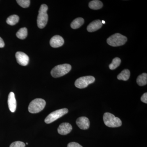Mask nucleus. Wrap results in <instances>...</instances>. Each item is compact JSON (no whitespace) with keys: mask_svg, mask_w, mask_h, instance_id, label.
Listing matches in <instances>:
<instances>
[{"mask_svg":"<svg viewBox=\"0 0 147 147\" xmlns=\"http://www.w3.org/2000/svg\"><path fill=\"white\" fill-rule=\"evenodd\" d=\"M46 105V102L42 98H36L32 100L29 104V112L32 114L39 113L42 111Z\"/></svg>","mask_w":147,"mask_h":147,"instance_id":"nucleus-5","label":"nucleus"},{"mask_svg":"<svg viewBox=\"0 0 147 147\" xmlns=\"http://www.w3.org/2000/svg\"><path fill=\"white\" fill-rule=\"evenodd\" d=\"M5 46V43L2 38L0 37V47L2 48Z\"/></svg>","mask_w":147,"mask_h":147,"instance_id":"nucleus-25","label":"nucleus"},{"mask_svg":"<svg viewBox=\"0 0 147 147\" xmlns=\"http://www.w3.org/2000/svg\"><path fill=\"white\" fill-rule=\"evenodd\" d=\"M16 35L19 39H25L28 36V30L26 28H21L16 33Z\"/></svg>","mask_w":147,"mask_h":147,"instance_id":"nucleus-18","label":"nucleus"},{"mask_svg":"<svg viewBox=\"0 0 147 147\" xmlns=\"http://www.w3.org/2000/svg\"><path fill=\"white\" fill-rule=\"evenodd\" d=\"M8 105L9 108L11 113H14L16 108V101L15 94L13 92H10L8 95Z\"/></svg>","mask_w":147,"mask_h":147,"instance_id":"nucleus-12","label":"nucleus"},{"mask_svg":"<svg viewBox=\"0 0 147 147\" xmlns=\"http://www.w3.org/2000/svg\"><path fill=\"white\" fill-rule=\"evenodd\" d=\"M84 23V18L79 17L74 19L71 24V27L73 29L79 28L82 26Z\"/></svg>","mask_w":147,"mask_h":147,"instance_id":"nucleus-15","label":"nucleus"},{"mask_svg":"<svg viewBox=\"0 0 147 147\" xmlns=\"http://www.w3.org/2000/svg\"><path fill=\"white\" fill-rule=\"evenodd\" d=\"M103 120L105 125L108 127H119L122 125V121L120 119L116 117L111 113H104L103 116Z\"/></svg>","mask_w":147,"mask_h":147,"instance_id":"nucleus-2","label":"nucleus"},{"mask_svg":"<svg viewBox=\"0 0 147 147\" xmlns=\"http://www.w3.org/2000/svg\"><path fill=\"white\" fill-rule=\"evenodd\" d=\"M102 24L100 20L93 21L87 27V30L90 32L96 31L102 26Z\"/></svg>","mask_w":147,"mask_h":147,"instance_id":"nucleus-13","label":"nucleus"},{"mask_svg":"<svg viewBox=\"0 0 147 147\" xmlns=\"http://www.w3.org/2000/svg\"><path fill=\"white\" fill-rule=\"evenodd\" d=\"M19 20V16L16 15H12L7 18L6 22L8 25L14 26L18 23Z\"/></svg>","mask_w":147,"mask_h":147,"instance_id":"nucleus-19","label":"nucleus"},{"mask_svg":"<svg viewBox=\"0 0 147 147\" xmlns=\"http://www.w3.org/2000/svg\"><path fill=\"white\" fill-rule=\"evenodd\" d=\"M121 60L120 58H114L112 61V63L109 65V68L111 70H114L120 65Z\"/></svg>","mask_w":147,"mask_h":147,"instance_id":"nucleus-20","label":"nucleus"},{"mask_svg":"<svg viewBox=\"0 0 147 147\" xmlns=\"http://www.w3.org/2000/svg\"><path fill=\"white\" fill-rule=\"evenodd\" d=\"M137 84L139 86H144L147 84V74L144 73L138 76L137 79Z\"/></svg>","mask_w":147,"mask_h":147,"instance_id":"nucleus-17","label":"nucleus"},{"mask_svg":"<svg viewBox=\"0 0 147 147\" xmlns=\"http://www.w3.org/2000/svg\"><path fill=\"white\" fill-rule=\"evenodd\" d=\"M48 7L45 4H42L40 7L37 19L38 27L40 29L45 28L48 21V16L47 14Z\"/></svg>","mask_w":147,"mask_h":147,"instance_id":"nucleus-1","label":"nucleus"},{"mask_svg":"<svg viewBox=\"0 0 147 147\" xmlns=\"http://www.w3.org/2000/svg\"><path fill=\"white\" fill-rule=\"evenodd\" d=\"M127 41L126 36L119 33H116L111 36L107 40L108 45L113 47H117L125 44Z\"/></svg>","mask_w":147,"mask_h":147,"instance_id":"nucleus-4","label":"nucleus"},{"mask_svg":"<svg viewBox=\"0 0 147 147\" xmlns=\"http://www.w3.org/2000/svg\"><path fill=\"white\" fill-rule=\"evenodd\" d=\"M67 147H83L81 145L76 142H71L67 145Z\"/></svg>","mask_w":147,"mask_h":147,"instance_id":"nucleus-23","label":"nucleus"},{"mask_svg":"<svg viewBox=\"0 0 147 147\" xmlns=\"http://www.w3.org/2000/svg\"><path fill=\"white\" fill-rule=\"evenodd\" d=\"M50 45L54 48H57L62 46L64 43L63 38L59 35H55L53 36L50 40Z\"/></svg>","mask_w":147,"mask_h":147,"instance_id":"nucleus-11","label":"nucleus"},{"mask_svg":"<svg viewBox=\"0 0 147 147\" xmlns=\"http://www.w3.org/2000/svg\"><path fill=\"white\" fill-rule=\"evenodd\" d=\"M76 124L79 128L86 130L89 128L90 122L88 118L85 117H82L77 119Z\"/></svg>","mask_w":147,"mask_h":147,"instance_id":"nucleus-9","label":"nucleus"},{"mask_svg":"<svg viewBox=\"0 0 147 147\" xmlns=\"http://www.w3.org/2000/svg\"><path fill=\"white\" fill-rule=\"evenodd\" d=\"M72 127L68 123H63L60 125L58 128V132L60 134L65 135L71 132Z\"/></svg>","mask_w":147,"mask_h":147,"instance_id":"nucleus-10","label":"nucleus"},{"mask_svg":"<svg viewBox=\"0 0 147 147\" xmlns=\"http://www.w3.org/2000/svg\"><path fill=\"white\" fill-rule=\"evenodd\" d=\"M16 2L21 7L27 8L30 6V0H17Z\"/></svg>","mask_w":147,"mask_h":147,"instance_id":"nucleus-21","label":"nucleus"},{"mask_svg":"<svg viewBox=\"0 0 147 147\" xmlns=\"http://www.w3.org/2000/svg\"><path fill=\"white\" fill-rule=\"evenodd\" d=\"M95 81L94 76H88L80 77L75 81V86L79 89L86 88L90 84H92Z\"/></svg>","mask_w":147,"mask_h":147,"instance_id":"nucleus-7","label":"nucleus"},{"mask_svg":"<svg viewBox=\"0 0 147 147\" xmlns=\"http://www.w3.org/2000/svg\"><path fill=\"white\" fill-rule=\"evenodd\" d=\"M26 144H27V145H28V143H26Z\"/></svg>","mask_w":147,"mask_h":147,"instance_id":"nucleus-27","label":"nucleus"},{"mask_svg":"<svg viewBox=\"0 0 147 147\" xmlns=\"http://www.w3.org/2000/svg\"><path fill=\"white\" fill-rule=\"evenodd\" d=\"M68 112V110L67 108H63L56 110L50 113L48 116L46 117L45 119V123L50 124L52 123L53 122L57 120L58 119L61 117H62L67 114Z\"/></svg>","mask_w":147,"mask_h":147,"instance_id":"nucleus-6","label":"nucleus"},{"mask_svg":"<svg viewBox=\"0 0 147 147\" xmlns=\"http://www.w3.org/2000/svg\"><path fill=\"white\" fill-rule=\"evenodd\" d=\"M16 58L18 63L20 65H28L29 61L28 56L23 52H18L16 54Z\"/></svg>","mask_w":147,"mask_h":147,"instance_id":"nucleus-8","label":"nucleus"},{"mask_svg":"<svg viewBox=\"0 0 147 147\" xmlns=\"http://www.w3.org/2000/svg\"><path fill=\"white\" fill-rule=\"evenodd\" d=\"M130 71L128 69H125L123 70L117 76V79L119 80L126 81L130 77Z\"/></svg>","mask_w":147,"mask_h":147,"instance_id":"nucleus-16","label":"nucleus"},{"mask_svg":"<svg viewBox=\"0 0 147 147\" xmlns=\"http://www.w3.org/2000/svg\"><path fill=\"white\" fill-rule=\"evenodd\" d=\"M101 23H102V24H105V21H101Z\"/></svg>","mask_w":147,"mask_h":147,"instance_id":"nucleus-26","label":"nucleus"},{"mask_svg":"<svg viewBox=\"0 0 147 147\" xmlns=\"http://www.w3.org/2000/svg\"><path fill=\"white\" fill-rule=\"evenodd\" d=\"M71 67L68 64H64L55 66L52 69L51 74L54 78H59L65 75L71 70Z\"/></svg>","mask_w":147,"mask_h":147,"instance_id":"nucleus-3","label":"nucleus"},{"mask_svg":"<svg viewBox=\"0 0 147 147\" xmlns=\"http://www.w3.org/2000/svg\"><path fill=\"white\" fill-rule=\"evenodd\" d=\"M141 100H142V102H144V103H147V93H145L141 97Z\"/></svg>","mask_w":147,"mask_h":147,"instance_id":"nucleus-24","label":"nucleus"},{"mask_svg":"<svg viewBox=\"0 0 147 147\" xmlns=\"http://www.w3.org/2000/svg\"><path fill=\"white\" fill-rule=\"evenodd\" d=\"M25 146H26V144L24 142L17 141V142H13L10 145L9 147H25Z\"/></svg>","mask_w":147,"mask_h":147,"instance_id":"nucleus-22","label":"nucleus"},{"mask_svg":"<svg viewBox=\"0 0 147 147\" xmlns=\"http://www.w3.org/2000/svg\"><path fill=\"white\" fill-rule=\"evenodd\" d=\"M103 4L102 2L98 0H94L90 2L89 3V7L91 9L97 10L102 8Z\"/></svg>","mask_w":147,"mask_h":147,"instance_id":"nucleus-14","label":"nucleus"}]
</instances>
